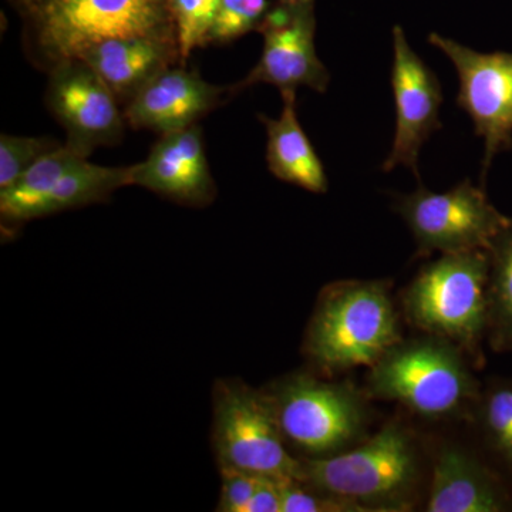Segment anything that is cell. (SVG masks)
Returning <instances> with one entry per match:
<instances>
[{
	"label": "cell",
	"instance_id": "cell-1",
	"mask_svg": "<svg viewBox=\"0 0 512 512\" xmlns=\"http://www.w3.org/2000/svg\"><path fill=\"white\" fill-rule=\"evenodd\" d=\"M402 340L390 285L340 281L320 293L306 329L303 352L323 373L372 367Z\"/></svg>",
	"mask_w": 512,
	"mask_h": 512
},
{
	"label": "cell",
	"instance_id": "cell-2",
	"mask_svg": "<svg viewBox=\"0 0 512 512\" xmlns=\"http://www.w3.org/2000/svg\"><path fill=\"white\" fill-rule=\"evenodd\" d=\"M303 483L349 501L363 512L409 511L421 477L414 434L392 420L350 450L303 461Z\"/></svg>",
	"mask_w": 512,
	"mask_h": 512
},
{
	"label": "cell",
	"instance_id": "cell-3",
	"mask_svg": "<svg viewBox=\"0 0 512 512\" xmlns=\"http://www.w3.org/2000/svg\"><path fill=\"white\" fill-rule=\"evenodd\" d=\"M30 46L52 67L121 37L177 42L168 0H33L20 12Z\"/></svg>",
	"mask_w": 512,
	"mask_h": 512
},
{
	"label": "cell",
	"instance_id": "cell-4",
	"mask_svg": "<svg viewBox=\"0 0 512 512\" xmlns=\"http://www.w3.org/2000/svg\"><path fill=\"white\" fill-rule=\"evenodd\" d=\"M367 392L430 420L457 416L481 397L463 350L430 335L402 339L387 350L370 367Z\"/></svg>",
	"mask_w": 512,
	"mask_h": 512
},
{
	"label": "cell",
	"instance_id": "cell-5",
	"mask_svg": "<svg viewBox=\"0 0 512 512\" xmlns=\"http://www.w3.org/2000/svg\"><path fill=\"white\" fill-rule=\"evenodd\" d=\"M487 249L440 255L407 286L406 318L426 335L448 340L474 359L488 332Z\"/></svg>",
	"mask_w": 512,
	"mask_h": 512
},
{
	"label": "cell",
	"instance_id": "cell-6",
	"mask_svg": "<svg viewBox=\"0 0 512 512\" xmlns=\"http://www.w3.org/2000/svg\"><path fill=\"white\" fill-rule=\"evenodd\" d=\"M212 414V447L220 470L303 483V461L289 453L265 390L241 380H218Z\"/></svg>",
	"mask_w": 512,
	"mask_h": 512
},
{
	"label": "cell",
	"instance_id": "cell-7",
	"mask_svg": "<svg viewBox=\"0 0 512 512\" xmlns=\"http://www.w3.org/2000/svg\"><path fill=\"white\" fill-rule=\"evenodd\" d=\"M265 392L286 443L309 458L348 450L365 431V397L352 384L292 373Z\"/></svg>",
	"mask_w": 512,
	"mask_h": 512
},
{
	"label": "cell",
	"instance_id": "cell-8",
	"mask_svg": "<svg viewBox=\"0 0 512 512\" xmlns=\"http://www.w3.org/2000/svg\"><path fill=\"white\" fill-rule=\"evenodd\" d=\"M396 211L412 232L419 256L487 249L510 220L491 204L483 185L477 187L470 180L446 192L420 184L397 198Z\"/></svg>",
	"mask_w": 512,
	"mask_h": 512
},
{
	"label": "cell",
	"instance_id": "cell-9",
	"mask_svg": "<svg viewBox=\"0 0 512 512\" xmlns=\"http://www.w3.org/2000/svg\"><path fill=\"white\" fill-rule=\"evenodd\" d=\"M427 42L443 52L456 69L458 109L470 117L474 134L484 143V187L495 157L512 150V52H477L434 32Z\"/></svg>",
	"mask_w": 512,
	"mask_h": 512
},
{
	"label": "cell",
	"instance_id": "cell-10",
	"mask_svg": "<svg viewBox=\"0 0 512 512\" xmlns=\"http://www.w3.org/2000/svg\"><path fill=\"white\" fill-rule=\"evenodd\" d=\"M259 33L264 36L262 55L244 80L229 87L231 94L256 84H271L281 96L301 87L328 92L329 70L316 52L315 0H275Z\"/></svg>",
	"mask_w": 512,
	"mask_h": 512
},
{
	"label": "cell",
	"instance_id": "cell-11",
	"mask_svg": "<svg viewBox=\"0 0 512 512\" xmlns=\"http://www.w3.org/2000/svg\"><path fill=\"white\" fill-rule=\"evenodd\" d=\"M46 104L66 130L67 146L86 158L96 148L119 143L128 126L120 101L80 59L49 67Z\"/></svg>",
	"mask_w": 512,
	"mask_h": 512
},
{
	"label": "cell",
	"instance_id": "cell-12",
	"mask_svg": "<svg viewBox=\"0 0 512 512\" xmlns=\"http://www.w3.org/2000/svg\"><path fill=\"white\" fill-rule=\"evenodd\" d=\"M392 83L396 130L389 156L382 170L390 173L404 167L420 180L421 147L433 133L443 128L440 110L444 103L443 89L436 73L410 46L402 26H393Z\"/></svg>",
	"mask_w": 512,
	"mask_h": 512
},
{
	"label": "cell",
	"instance_id": "cell-13",
	"mask_svg": "<svg viewBox=\"0 0 512 512\" xmlns=\"http://www.w3.org/2000/svg\"><path fill=\"white\" fill-rule=\"evenodd\" d=\"M131 185L184 207L204 208L217 197L204 136L198 124L163 134L146 160L133 165Z\"/></svg>",
	"mask_w": 512,
	"mask_h": 512
},
{
	"label": "cell",
	"instance_id": "cell-14",
	"mask_svg": "<svg viewBox=\"0 0 512 512\" xmlns=\"http://www.w3.org/2000/svg\"><path fill=\"white\" fill-rule=\"evenodd\" d=\"M225 94H231L228 87L207 82L178 63L146 84L124 107V116L128 126L163 136L198 124L220 106Z\"/></svg>",
	"mask_w": 512,
	"mask_h": 512
},
{
	"label": "cell",
	"instance_id": "cell-15",
	"mask_svg": "<svg viewBox=\"0 0 512 512\" xmlns=\"http://www.w3.org/2000/svg\"><path fill=\"white\" fill-rule=\"evenodd\" d=\"M511 498L500 478L463 448H441L434 461L429 512H503Z\"/></svg>",
	"mask_w": 512,
	"mask_h": 512
},
{
	"label": "cell",
	"instance_id": "cell-16",
	"mask_svg": "<svg viewBox=\"0 0 512 512\" xmlns=\"http://www.w3.org/2000/svg\"><path fill=\"white\" fill-rule=\"evenodd\" d=\"M77 59L92 67L123 107L157 74L181 63L178 43L147 37L104 40Z\"/></svg>",
	"mask_w": 512,
	"mask_h": 512
},
{
	"label": "cell",
	"instance_id": "cell-17",
	"mask_svg": "<svg viewBox=\"0 0 512 512\" xmlns=\"http://www.w3.org/2000/svg\"><path fill=\"white\" fill-rule=\"evenodd\" d=\"M276 119L259 114L266 130V165L278 180L313 194L329 190L325 165L316 153L296 113V94L282 96Z\"/></svg>",
	"mask_w": 512,
	"mask_h": 512
},
{
	"label": "cell",
	"instance_id": "cell-18",
	"mask_svg": "<svg viewBox=\"0 0 512 512\" xmlns=\"http://www.w3.org/2000/svg\"><path fill=\"white\" fill-rule=\"evenodd\" d=\"M131 173L133 165L104 167L83 160L63 174L37 202L30 221L107 201L114 192L131 185Z\"/></svg>",
	"mask_w": 512,
	"mask_h": 512
},
{
	"label": "cell",
	"instance_id": "cell-19",
	"mask_svg": "<svg viewBox=\"0 0 512 512\" xmlns=\"http://www.w3.org/2000/svg\"><path fill=\"white\" fill-rule=\"evenodd\" d=\"M87 160L72 147L62 144L40 158L8 190L0 191V220L2 229H15L30 222L33 208L47 191L72 170L74 165Z\"/></svg>",
	"mask_w": 512,
	"mask_h": 512
},
{
	"label": "cell",
	"instance_id": "cell-20",
	"mask_svg": "<svg viewBox=\"0 0 512 512\" xmlns=\"http://www.w3.org/2000/svg\"><path fill=\"white\" fill-rule=\"evenodd\" d=\"M487 252V340L494 352L512 353V218L491 239Z\"/></svg>",
	"mask_w": 512,
	"mask_h": 512
},
{
	"label": "cell",
	"instance_id": "cell-21",
	"mask_svg": "<svg viewBox=\"0 0 512 512\" xmlns=\"http://www.w3.org/2000/svg\"><path fill=\"white\" fill-rule=\"evenodd\" d=\"M478 416L488 446L512 467V380L493 384L480 397Z\"/></svg>",
	"mask_w": 512,
	"mask_h": 512
},
{
	"label": "cell",
	"instance_id": "cell-22",
	"mask_svg": "<svg viewBox=\"0 0 512 512\" xmlns=\"http://www.w3.org/2000/svg\"><path fill=\"white\" fill-rule=\"evenodd\" d=\"M220 5L221 0H168L181 63L185 64L195 49L208 46Z\"/></svg>",
	"mask_w": 512,
	"mask_h": 512
},
{
	"label": "cell",
	"instance_id": "cell-23",
	"mask_svg": "<svg viewBox=\"0 0 512 512\" xmlns=\"http://www.w3.org/2000/svg\"><path fill=\"white\" fill-rule=\"evenodd\" d=\"M275 0H221L208 45H227L259 32Z\"/></svg>",
	"mask_w": 512,
	"mask_h": 512
},
{
	"label": "cell",
	"instance_id": "cell-24",
	"mask_svg": "<svg viewBox=\"0 0 512 512\" xmlns=\"http://www.w3.org/2000/svg\"><path fill=\"white\" fill-rule=\"evenodd\" d=\"M60 146L62 144L55 138L3 133L0 136V191L18 183L33 164Z\"/></svg>",
	"mask_w": 512,
	"mask_h": 512
},
{
	"label": "cell",
	"instance_id": "cell-25",
	"mask_svg": "<svg viewBox=\"0 0 512 512\" xmlns=\"http://www.w3.org/2000/svg\"><path fill=\"white\" fill-rule=\"evenodd\" d=\"M281 512H363L342 498L316 490L302 481H281Z\"/></svg>",
	"mask_w": 512,
	"mask_h": 512
},
{
	"label": "cell",
	"instance_id": "cell-26",
	"mask_svg": "<svg viewBox=\"0 0 512 512\" xmlns=\"http://www.w3.org/2000/svg\"><path fill=\"white\" fill-rule=\"evenodd\" d=\"M221 495L217 511L245 512L256 490L264 483V476L239 470H220Z\"/></svg>",
	"mask_w": 512,
	"mask_h": 512
},
{
	"label": "cell",
	"instance_id": "cell-27",
	"mask_svg": "<svg viewBox=\"0 0 512 512\" xmlns=\"http://www.w3.org/2000/svg\"><path fill=\"white\" fill-rule=\"evenodd\" d=\"M281 481L272 477L265 478L264 483L249 501L245 512H281Z\"/></svg>",
	"mask_w": 512,
	"mask_h": 512
},
{
	"label": "cell",
	"instance_id": "cell-28",
	"mask_svg": "<svg viewBox=\"0 0 512 512\" xmlns=\"http://www.w3.org/2000/svg\"><path fill=\"white\" fill-rule=\"evenodd\" d=\"M8 2L20 13L29 5L30 2H32V0H8Z\"/></svg>",
	"mask_w": 512,
	"mask_h": 512
},
{
	"label": "cell",
	"instance_id": "cell-29",
	"mask_svg": "<svg viewBox=\"0 0 512 512\" xmlns=\"http://www.w3.org/2000/svg\"><path fill=\"white\" fill-rule=\"evenodd\" d=\"M32 2H33V0H32ZM32 2H30V3H32ZM30 3H29V5H30ZM29 5H28V6H29Z\"/></svg>",
	"mask_w": 512,
	"mask_h": 512
}]
</instances>
